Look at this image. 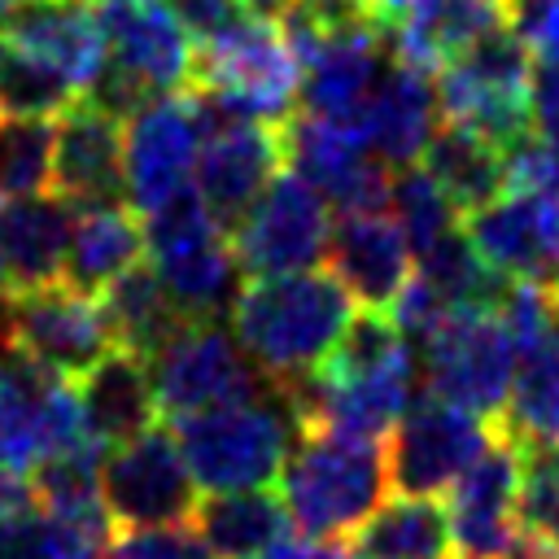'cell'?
<instances>
[{
    "mask_svg": "<svg viewBox=\"0 0 559 559\" xmlns=\"http://www.w3.org/2000/svg\"><path fill=\"white\" fill-rule=\"evenodd\" d=\"M463 236L498 275L559 284V192L502 188L463 214Z\"/></svg>",
    "mask_w": 559,
    "mask_h": 559,
    "instance_id": "e0dca14e",
    "label": "cell"
},
{
    "mask_svg": "<svg viewBox=\"0 0 559 559\" xmlns=\"http://www.w3.org/2000/svg\"><path fill=\"white\" fill-rule=\"evenodd\" d=\"M275 480L293 528L310 542H336L384 498V445L367 437L297 428Z\"/></svg>",
    "mask_w": 559,
    "mask_h": 559,
    "instance_id": "7a4b0ae2",
    "label": "cell"
},
{
    "mask_svg": "<svg viewBox=\"0 0 559 559\" xmlns=\"http://www.w3.org/2000/svg\"><path fill=\"white\" fill-rule=\"evenodd\" d=\"M210 114L284 122L301 96V70L275 26V13L240 9L218 35L201 39L192 83Z\"/></svg>",
    "mask_w": 559,
    "mask_h": 559,
    "instance_id": "277c9868",
    "label": "cell"
},
{
    "mask_svg": "<svg viewBox=\"0 0 559 559\" xmlns=\"http://www.w3.org/2000/svg\"><path fill=\"white\" fill-rule=\"evenodd\" d=\"M258 559H314V542L293 528V533H284L275 546H266Z\"/></svg>",
    "mask_w": 559,
    "mask_h": 559,
    "instance_id": "7bdbcfd3",
    "label": "cell"
},
{
    "mask_svg": "<svg viewBox=\"0 0 559 559\" xmlns=\"http://www.w3.org/2000/svg\"><path fill=\"white\" fill-rule=\"evenodd\" d=\"M502 559H555V555H550L542 542H533V537H520V542H515V550H507Z\"/></svg>",
    "mask_w": 559,
    "mask_h": 559,
    "instance_id": "f6af8a7d",
    "label": "cell"
},
{
    "mask_svg": "<svg viewBox=\"0 0 559 559\" xmlns=\"http://www.w3.org/2000/svg\"><path fill=\"white\" fill-rule=\"evenodd\" d=\"M35 507H39V502H35L31 480H26L22 472L0 467V524L13 520V515H26V511H35Z\"/></svg>",
    "mask_w": 559,
    "mask_h": 559,
    "instance_id": "b9f144b4",
    "label": "cell"
},
{
    "mask_svg": "<svg viewBox=\"0 0 559 559\" xmlns=\"http://www.w3.org/2000/svg\"><path fill=\"white\" fill-rule=\"evenodd\" d=\"M245 4H249V9H262V13H271L280 0H245Z\"/></svg>",
    "mask_w": 559,
    "mask_h": 559,
    "instance_id": "7dc6e473",
    "label": "cell"
},
{
    "mask_svg": "<svg viewBox=\"0 0 559 559\" xmlns=\"http://www.w3.org/2000/svg\"><path fill=\"white\" fill-rule=\"evenodd\" d=\"M74 96V83L57 66L0 39V114L57 118Z\"/></svg>",
    "mask_w": 559,
    "mask_h": 559,
    "instance_id": "d590c367",
    "label": "cell"
},
{
    "mask_svg": "<svg viewBox=\"0 0 559 559\" xmlns=\"http://www.w3.org/2000/svg\"><path fill=\"white\" fill-rule=\"evenodd\" d=\"M498 428L524 445H559V314L533 336L515 341Z\"/></svg>",
    "mask_w": 559,
    "mask_h": 559,
    "instance_id": "83f0119b",
    "label": "cell"
},
{
    "mask_svg": "<svg viewBox=\"0 0 559 559\" xmlns=\"http://www.w3.org/2000/svg\"><path fill=\"white\" fill-rule=\"evenodd\" d=\"M323 258H328L332 275L341 280V288L349 293V301L371 306V310H389L393 297L415 275V253H411L397 218L384 210L341 214L328 231Z\"/></svg>",
    "mask_w": 559,
    "mask_h": 559,
    "instance_id": "44dd1931",
    "label": "cell"
},
{
    "mask_svg": "<svg viewBox=\"0 0 559 559\" xmlns=\"http://www.w3.org/2000/svg\"><path fill=\"white\" fill-rule=\"evenodd\" d=\"M153 397L166 419L210 411L223 402L253 397L271 389V380L240 349L236 332L218 319H183L148 358Z\"/></svg>",
    "mask_w": 559,
    "mask_h": 559,
    "instance_id": "8992f818",
    "label": "cell"
},
{
    "mask_svg": "<svg viewBox=\"0 0 559 559\" xmlns=\"http://www.w3.org/2000/svg\"><path fill=\"white\" fill-rule=\"evenodd\" d=\"M74 445L100 441L87 432L83 402L70 380L44 371L22 349H0V467L26 476L39 459Z\"/></svg>",
    "mask_w": 559,
    "mask_h": 559,
    "instance_id": "9c48e42d",
    "label": "cell"
},
{
    "mask_svg": "<svg viewBox=\"0 0 559 559\" xmlns=\"http://www.w3.org/2000/svg\"><path fill=\"white\" fill-rule=\"evenodd\" d=\"M354 135L384 162L406 166L419 162L424 144L432 140V131L441 127V105H437V79L432 70L393 57L371 96L362 100V109L354 114Z\"/></svg>",
    "mask_w": 559,
    "mask_h": 559,
    "instance_id": "603a6c76",
    "label": "cell"
},
{
    "mask_svg": "<svg viewBox=\"0 0 559 559\" xmlns=\"http://www.w3.org/2000/svg\"><path fill=\"white\" fill-rule=\"evenodd\" d=\"M528 127L559 157V66H542L528 79Z\"/></svg>",
    "mask_w": 559,
    "mask_h": 559,
    "instance_id": "ab89813d",
    "label": "cell"
},
{
    "mask_svg": "<svg viewBox=\"0 0 559 559\" xmlns=\"http://www.w3.org/2000/svg\"><path fill=\"white\" fill-rule=\"evenodd\" d=\"M301 70V109L354 122L384 70V26L371 13L323 17L314 39L297 52Z\"/></svg>",
    "mask_w": 559,
    "mask_h": 559,
    "instance_id": "2e32d148",
    "label": "cell"
},
{
    "mask_svg": "<svg viewBox=\"0 0 559 559\" xmlns=\"http://www.w3.org/2000/svg\"><path fill=\"white\" fill-rule=\"evenodd\" d=\"M349 559H445L454 555L445 507L424 493H397L393 502H376L349 533Z\"/></svg>",
    "mask_w": 559,
    "mask_h": 559,
    "instance_id": "f546056e",
    "label": "cell"
},
{
    "mask_svg": "<svg viewBox=\"0 0 559 559\" xmlns=\"http://www.w3.org/2000/svg\"><path fill=\"white\" fill-rule=\"evenodd\" d=\"M280 148H284V166L293 175H301L328 205H336L341 214H358V210H389V170L384 157H376L354 127L310 114V109H293L280 122Z\"/></svg>",
    "mask_w": 559,
    "mask_h": 559,
    "instance_id": "7c38bea8",
    "label": "cell"
},
{
    "mask_svg": "<svg viewBox=\"0 0 559 559\" xmlns=\"http://www.w3.org/2000/svg\"><path fill=\"white\" fill-rule=\"evenodd\" d=\"M79 402H83V419L87 432L109 450L135 432H144L148 424H157V397H153V376H148V358L127 349V345H109L83 376Z\"/></svg>",
    "mask_w": 559,
    "mask_h": 559,
    "instance_id": "484cf974",
    "label": "cell"
},
{
    "mask_svg": "<svg viewBox=\"0 0 559 559\" xmlns=\"http://www.w3.org/2000/svg\"><path fill=\"white\" fill-rule=\"evenodd\" d=\"M70 210L127 201L122 188V114L74 96L52 122V188Z\"/></svg>",
    "mask_w": 559,
    "mask_h": 559,
    "instance_id": "ffe728a7",
    "label": "cell"
},
{
    "mask_svg": "<svg viewBox=\"0 0 559 559\" xmlns=\"http://www.w3.org/2000/svg\"><path fill=\"white\" fill-rule=\"evenodd\" d=\"M105 35L109 66L127 74L144 96L179 92L192 83V35L162 0H92Z\"/></svg>",
    "mask_w": 559,
    "mask_h": 559,
    "instance_id": "d6986e66",
    "label": "cell"
},
{
    "mask_svg": "<svg viewBox=\"0 0 559 559\" xmlns=\"http://www.w3.org/2000/svg\"><path fill=\"white\" fill-rule=\"evenodd\" d=\"M140 258H144V223L131 210V201L79 205L74 223H70L61 284H70L87 297H100V288Z\"/></svg>",
    "mask_w": 559,
    "mask_h": 559,
    "instance_id": "4316f807",
    "label": "cell"
},
{
    "mask_svg": "<svg viewBox=\"0 0 559 559\" xmlns=\"http://www.w3.org/2000/svg\"><path fill=\"white\" fill-rule=\"evenodd\" d=\"M52 188V118L0 114V201Z\"/></svg>",
    "mask_w": 559,
    "mask_h": 559,
    "instance_id": "e575fe53",
    "label": "cell"
},
{
    "mask_svg": "<svg viewBox=\"0 0 559 559\" xmlns=\"http://www.w3.org/2000/svg\"><path fill=\"white\" fill-rule=\"evenodd\" d=\"M450 542L459 559H502L520 528V441L498 428L485 454L450 485Z\"/></svg>",
    "mask_w": 559,
    "mask_h": 559,
    "instance_id": "ac0fdd59",
    "label": "cell"
},
{
    "mask_svg": "<svg viewBox=\"0 0 559 559\" xmlns=\"http://www.w3.org/2000/svg\"><path fill=\"white\" fill-rule=\"evenodd\" d=\"M515 345L498 306H454L424 332L428 393L498 419L511 384Z\"/></svg>",
    "mask_w": 559,
    "mask_h": 559,
    "instance_id": "ba28073f",
    "label": "cell"
},
{
    "mask_svg": "<svg viewBox=\"0 0 559 559\" xmlns=\"http://www.w3.org/2000/svg\"><path fill=\"white\" fill-rule=\"evenodd\" d=\"M520 528L559 559V445L520 441Z\"/></svg>",
    "mask_w": 559,
    "mask_h": 559,
    "instance_id": "8d00e7d4",
    "label": "cell"
},
{
    "mask_svg": "<svg viewBox=\"0 0 559 559\" xmlns=\"http://www.w3.org/2000/svg\"><path fill=\"white\" fill-rule=\"evenodd\" d=\"M201 118H205V135H201V148H197L192 188L201 192L210 214L231 231L240 223V214L253 205V197L284 166L280 122L210 114L205 105H201Z\"/></svg>",
    "mask_w": 559,
    "mask_h": 559,
    "instance_id": "9a60e30c",
    "label": "cell"
},
{
    "mask_svg": "<svg viewBox=\"0 0 559 559\" xmlns=\"http://www.w3.org/2000/svg\"><path fill=\"white\" fill-rule=\"evenodd\" d=\"M411 4H415V0H367V9L376 13V22H380V26L397 22V17H402V13L411 9Z\"/></svg>",
    "mask_w": 559,
    "mask_h": 559,
    "instance_id": "ee69618b",
    "label": "cell"
},
{
    "mask_svg": "<svg viewBox=\"0 0 559 559\" xmlns=\"http://www.w3.org/2000/svg\"><path fill=\"white\" fill-rule=\"evenodd\" d=\"M0 39L57 66L79 96L109 61L92 0H9L0 13Z\"/></svg>",
    "mask_w": 559,
    "mask_h": 559,
    "instance_id": "7402d4cb",
    "label": "cell"
},
{
    "mask_svg": "<svg viewBox=\"0 0 559 559\" xmlns=\"http://www.w3.org/2000/svg\"><path fill=\"white\" fill-rule=\"evenodd\" d=\"M9 341L44 371L79 380L114 345V332L96 297L52 280L44 288L9 293Z\"/></svg>",
    "mask_w": 559,
    "mask_h": 559,
    "instance_id": "5bb4252c",
    "label": "cell"
},
{
    "mask_svg": "<svg viewBox=\"0 0 559 559\" xmlns=\"http://www.w3.org/2000/svg\"><path fill=\"white\" fill-rule=\"evenodd\" d=\"M511 26L542 66H559V0H511Z\"/></svg>",
    "mask_w": 559,
    "mask_h": 559,
    "instance_id": "f35d334b",
    "label": "cell"
},
{
    "mask_svg": "<svg viewBox=\"0 0 559 559\" xmlns=\"http://www.w3.org/2000/svg\"><path fill=\"white\" fill-rule=\"evenodd\" d=\"M153 266L183 319H218L240 288V258L223 227L153 253Z\"/></svg>",
    "mask_w": 559,
    "mask_h": 559,
    "instance_id": "4dcf8cb0",
    "label": "cell"
},
{
    "mask_svg": "<svg viewBox=\"0 0 559 559\" xmlns=\"http://www.w3.org/2000/svg\"><path fill=\"white\" fill-rule=\"evenodd\" d=\"M437 105L445 122L476 127L502 148L528 135V79L533 52L515 26H498L454 52L437 74Z\"/></svg>",
    "mask_w": 559,
    "mask_h": 559,
    "instance_id": "5b68a950",
    "label": "cell"
},
{
    "mask_svg": "<svg viewBox=\"0 0 559 559\" xmlns=\"http://www.w3.org/2000/svg\"><path fill=\"white\" fill-rule=\"evenodd\" d=\"M493 437H498V419L476 415L437 393H415L411 406L389 428V445H384L389 485L397 493L437 498L485 454Z\"/></svg>",
    "mask_w": 559,
    "mask_h": 559,
    "instance_id": "52a82bcc",
    "label": "cell"
},
{
    "mask_svg": "<svg viewBox=\"0 0 559 559\" xmlns=\"http://www.w3.org/2000/svg\"><path fill=\"white\" fill-rule=\"evenodd\" d=\"M100 310L109 319V332H114V345H127L144 358H153V349L183 323L170 288L162 284L157 266L153 262H131L122 275H114L105 288H100Z\"/></svg>",
    "mask_w": 559,
    "mask_h": 559,
    "instance_id": "d6a6232c",
    "label": "cell"
},
{
    "mask_svg": "<svg viewBox=\"0 0 559 559\" xmlns=\"http://www.w3.org/2000/svg\"><path fill=\"white\" fill-rule=\"evenodd\" d=\"M4 4H9V0H0V13H4Z\"/></svg>",
    "mask_w": 559,
    "mask_h": 559,
    "instance_id": "681fc988",
    "label": "cell"
},
{
    "mask_svg": "<svg viewBox=\"0 0 559 559\" xmlns=\"http://www.w3.org/2000/svg\"><path fill=\"white\" fill-rule=\"evenodd\" d=\"M328 201L301 175H271V183L253 197V205L231 227V249L240 271L249 275H284L306 271L328 249Z\"/></svg>",
    "mask_w": 559,
    "mask_h": 559,
    "instance_id": "4fadbf2b",
    "label": "cell"
},
{
    "mask_svg": "<svg viewBox=\"0 0 559 559\" xmlns=\"http://www.w3.org/2000/svg\"><path fill=\"white\" fill-rule=\"evenodd\" d=\"M419 166L445 188L459 214H472L476 205L493 201L507 188V148L463 122L441 118V127L419 153Z\"/></svg>",
    "mask_w": 559,
    "mask_h": 559,
    "instance_id": "1f68e13d",
    "label": "cell"
},
{
    "mask_svg": "<svg viewBox=\"0 0 559 559\" xmlns=\"http://www.w3.org/2000/svg\"><path fill=\"white\" fill-rule=\"evenodd\" d=\"M100 463V502L114 524H183L197 511V480L179 454L170 428L148 424L144 432L109 445Z\"/></svg>",
    "mask_w": 559,
    "mask_h": 559,
    "instance_id": "8fae6325",
    "label": "cell"
},
{
    "mask_svg": "<svg viewBox=\"0 0 559 559\" xmlns=\"http://www.w3.org/2000/svg\"><path fill=\"white\" fill-rule=\"evenodd\" d=\"M389 210H393L411 253L428 249L432 240H441L445 231H454L463 223L459 205L445 197V188L419 162H406V166L389 170Z\"/></svg>",
    "mask_w": 559,
    "mask_h": 559,
    "instance_id": "836d02e7",
    "label": "cell"
},
{
    "mask_svg": "<svg viewBox=\"0 0 559 559\" xmlns=\"http://www.w3.org/2000/svg\"><path fill=\"white\" fill-rule=\"evenodd\" d=\"M70 223H74V210L57 192L0 201V262H4L9 293L44 288L61 280Z\"/></svg>",
    "mask_w": 559,
    "mask_h": 559,
    "instance_id": "cb8c5ba5",
    "label": "cell"
},
{
    "mask_svg": "<svg viewBox=\"0 0 559 559\" xmlns=\"http://www.w3.org/2000/svg\"><path fill=\"white\" fill-rule=\"evenodd\" d=\"M192 528L201 533L214 559H258L266 546L293 533V520L280 489L258 485V489H218L210 498H197Z\"/></svg>",
    "mask_w": 559,
    "mask_h": 559,
    "instance_id": "f1b7e54d",
    "label": "cell"
},
{
    "mask_svg": "<svg viewBox=\"0 0 559 559\" xmlns=\"http://www.w3.org/2000/svg\"><path fill=\"white\" fill-rule=\"evenodd\" d=\"M0 288H4V262H0Z\"/></svg>",
    "mask_w": 559,
    "mask_h": 559,
    "instance_id": "c3c4849f",
    "label": "cell"
},
{
    "mask_svg": "<svg viewBox=\"0 0 559 559\" xmlns=\"http://www.w3.org/2000/svg\"><path fill=\"white\" fill-rule=\"evenodd\" d=\"M555 301H559V284H555Z\"/></svg>",
    "mask_w": 559,
    "mask_h": 559,
    "instance_id": "f907efd6",
    "label": "cell"
},
{
    "mask_svg": "<svg viewBox=\"0 0 559 559\" xmlns=\"http://www.w3.org/2000/svg\"><path fill=\"white\" fill-rule=\"evenodd\" d=\"M314 559H349L341 546H314Z\"/></svg>",
    "mask_w": 559,
    "mask_h": 559,
    "instance_id": "bcb514c9",
    "label": "cell"
},
{
    "mask_svg": "<svg viewBox=\"0 0 559 559\" xmlns=\"http://www.w3.org/2000/svg\"><path fill=\"white\" fill-rule=\"evenodd\" d=\"M175 17H179V26L192 35V39H210V35H218L240 9H249L245 0H162Z\"/></svg>",
    "mask_w": 559,
    "mask_h": 559,
    "instance_id": "60d3db41",
    "label": "cell"
},
{
    "mask_svg": "<svg viewBox=\"0 0 559 559\" xmlns=\"http://www.w3.org/2000/svg\"><path fill=\"white\" fill-rule=\"evenodd\" d=\"M498 26H511V0H415L384 26V44L393 57L437 74L454 52Z\"/></svg>",
    "mask_w": 559,
    "mask_h": 559,
    "instance_id": "d4e9b609",
    "label": "cell"
},
{
    "mask_svg": "<svg viewBox=\"0 0 559 559\" xmlns=\"http://www.w3.org/2000/svg\"><path fill=\"white\" fill-rule=\"evenodd\" d=\"M201 135L205 118L192 87L144 96L122 118V188L135 214L153 210L157 201L192 183Z\"/></svg>",
    "mask_w": 559,
    "mask_h": 559,
    "instance_id": "30bf717a",
    "label": "cell"
},
{
    "mask_svg": "<svg viewBox=\"0 0 559 559\" xmlns=\"http://www.w3.org/2000/svg\"><path fill=\"white\" fill-rule=\"evenodd\" d=\"M100 559H214L201 542V533L192 528V520L183 524H131L105 537Z\"/></svg>",
    "mask_w": 559,
    "mask_h": 559,
    "instance_id": "74e56055",
    "label": "cell"
},
{
    "mask_svg": "<svg viewBox=\"0 0 559 559\" xmlns=\"http://www.w3.org/2000/svg\"><path fill=\"white\" fill-rule=\"evenodd\" d=\"M170 432L197 489H258L280 476L284 454L297 437V415L288 397L271 384L253 397L179 415L170 419Z\"/></svg>",
    "mask_w": 559,
    "mask_h": 559,
    "instance_id": "3957f363",
    "label": "cell"
},
{
    "mask_svg": "<svg viewBox=\"0 0 559 559\" xmlns=\"http://www.w3.org/2000/svg\"><path fill=\"white\" fill-rule=\"evenodd\" d=\"M231 332L253 367L275 384H293L323 367L336 349L354 306L336 275L328 271H284L249 275L231 297Z\"/></svg>",
    "mask_w": 559,
    "mask_h": 559,
    "instance_id": "6da1fadb",
    "label": "cell"
}]
</instances>
